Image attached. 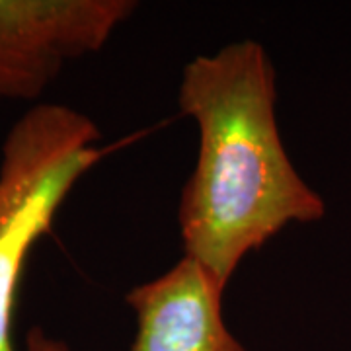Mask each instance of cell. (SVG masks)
Returning a JSON list of instances; mask_svg holds the SVG:
<instances>
[{
    "mask_svg": "<svg viewBox=\"0 0 351 351\" xmlns=\"http://www.w3.org/2000/svg\"><path fill=\"white\" fill-rule=\"evenodd\" d=\"M133 0H0V101L38 100L69 63L94 55Z\"/></svg>",
    "mask_w": 351,
    "mask_h": 351,
    "instance_id": "3",
    "label": "cell"
},
{
    "mask_svg": "<svg viewBox=\"0 0 351 351\" xmlns=\"http://www.w3.org/2000/svg\"><path fill=\"white\" fill-rule=\"evenodd\" d=\"M100 127L64 104H36L2 143L0 162V351H73L41 326L16 346L20 281L32 248L47 234L78 180L106 156Z\"/></svg>",
    "mask_w": 351,
    "mask_h": 351,
    "instance_id": "2",
    "label": "cell"
},
{
    "mask_svg": "<svg viewBox=\"0 0 351 351\" xmlns=\"http://www.w3.org/2000/svg\"><path fill=\"white\" fill-rule=\"evenodd\" d=\"M276 101V66L256 39L197 55L182 71L178 106L199 145L178 205L180 239L184 256L225 287L250 252L326 215L289 158Z\"/></svg>",
    "mask_w": 351,
    "mask_h": 351,
    "instance_id": "1",
    "label": "cell"
},
{
    "mask_svg": "<svg viewBox=\"0 0 351 351\" xmlns=\"http://www.w3.org/2000/svg\"><path fill=\"white\" fill-rule=\"evenodd\" d=\"M225 289L188 256L131 287L125 302L137 330L129 351H248L226 326Z\"/></svg>",
    "mask_w": 351,
    "mask_h": 351,
    "instance_id": "4",
    "label": "cell"
}]
</instances>
